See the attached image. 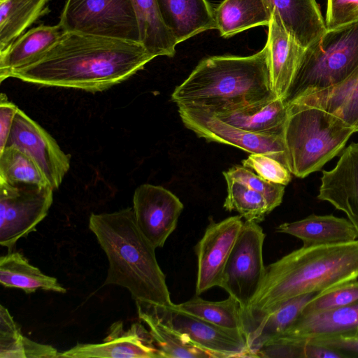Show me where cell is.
Instances as JSON below:
<instances>
[{
	"label": "cell",
	"mask_w": 358,
	"mask_h": 358,
	"mask_svg": "<svg viewBox=\"0 0 358 358\" xmlns=\"http://www.w3.org/2000/svg\"><path fill=\"white\" fill-rule=\"evenodd\" d=\"M57 350L23 336L4 306H0V358H57Z\"/></svg>",
	"instance_id": "cell-32"
},
{
	"label": "cell",
	"mask_w": 358,
	"mask_h": 358,
	"mask_svg": "<svg viewBox=\"0 0 358 358\" xmlns=\"http://www.w3.org/2000/svg\"><path fill=\"white\" fill-rule=\"evenodd\" d=\"M266 44L273 90L285 99L306 48L287 30L279 15L273 11Z\"/></svg>",
	"instance_id": "cell-18"
},
{
	"label": "cell",
	"mask_w": 358,
	"mask_h": 358,
	"mask_svg": "<svg viewBox=\"0 0 358 358\" xmlns=\"http://www.w3.org/2000/svg\"><path fill=\"white\" fill-rule=\"evenodd\" d=\"M358 301V281L352 280L315 295L301 313L322 311L348 306Z\"/></svg>",
	"instance_id": "cell-36"
},
{
	"label": "cell",
	"mask_w": 358,
	"mask_h": 358,
	"mask_svg": "<svg viewBox=\"0 0 358 358\" xmlns=\"http://www.w3.org/2000/svg\"><path fill=\"white\" fill-rule=\"evenodd\" d=\"M162 358L150 331L136 322L123 331L121 322L110 327L101 343H78L68 350L58 352L57 358Z\"/></svg>",
	"instance_id": "cell-15"
},
{
	"label": "cell",
	"mask_w": 358,
	"mask_h": 358,
	"mask_svg": "<svg viewBox=\"0 0 358 358\" xmlns=\"http://www.w3.org/2000/svg\"><path fill=\"white\" fill-rule=\"evenodd\" d=\"M358 278V240L305 247L266 266L260 287L243 311L247 337L286 301Z\"/></svg>",
	"instance_id": "cell-2"
},
{
	"label": "cell",
	"mask_w": 358,
	"mask_h": 358,
	"mask_svg": "<svg viewBox=\"0 0 358 358\" xmlns=\"http://www.w3.org/2000/svg\"><path fill=\"white\" fill-rule=\"evenodd\" d=\"M227 195L223 207L227 211H236L245 220L259 223L270 213L265 198L259 192L235 180L224 177Z\"/></svg>",
	"instance_id": "cell-34"
},
{
	"label": "cell",
	"mask_w": 358,
	"mask_h": 358,
	"mask_svg": "<svg viewBox=\"0 0 358 358\" xmlns=\"http://www.w3.org/2000/svg\"><path fill=\"white\" fill-rule=\"evenodd\" d=\"M276 231L298 238L303 246L347 243L358 238V234L348 219L333 215L312 214L303 219L284 222Z\"/></svg>",
	"instance_id": "cell-20"
},
{
	"label": "cell",
	"mask_w": 358,
	"mask_h": 358,
	"mask_svg": "<svg viewBox=\"0 0 358 358\" xmlns=\"http://www.w3.org/2000/svg\"><path fill=\"white\" fill-rule=\"evenodd\" d=\"M183 208L180 200L162 186L143 184L134 194L136 224L155 249L162 248L176 229Z\"/></svg>",
	"instance_id": "cell-12"
},
{
	"label": "cell",
	"mask_w": 358,
	"mask_h": 358,
	"mask_svg": "<svg viewBox=\"0 0 358 358\" xmlns=\"http://www.w3.org/2000/svg\"><path fill=\"white\" fill-rule=\"evenodd\" d=\"M18 107L8 100L4 93L0 94V152L6 145Z\"/></svg>",
	"instance_id": "cell-39"
},
{
	"label": "cell",
	"mask_w": 358,
	"mask_h": 358,
	"mask_svg": "<svg viewBox=\"0 0 358 358\" xmlns=\"http://www.w3.org/2000/svg\"><path fill=\"white\" fill-rule=\"evenodd\" d=\"M138 316L149 331L162 358H212V355L194 344L184 334L175 329L157 313L155 305L135 302Z\"/></svg>",
	"instance_id": "cell-24"
},
{
	"label": "cell",
	"mask_w": 358,
	"mask_h": 358,
	"mask_svg": "<svg viewBox=\"0 0 358 358\" xmlns=\"http://www.w3.org/2000/svg\"><path fill=\"white\" fill-rule=\"evenodd\" d=\"M89 228L108 260L103 285L126 288L135 302L166 308L173 305L155 248L138 227L132 208L92 213Z\"/></svg>",
	"instance_id": "cell-4"
},
{
	"label": "cell",
	"mask_w": 358,
	"mask_h": 358,
	"mask_svg": "<svg viewBox=\"0 0 358 358\" xmlns=\"http://www.w3.org/2000/svg\"><path fill=\"white\" fill-rule=\"evenodd\" d=\"M59 24L64 31L140 43L130 0H66Z\"/></svg>",
	"instance_id": "cell-7"
},
{
	"label": "cell",
	"mask_w": 358,
	"mask_h": 358,
	"mask_svg": "<svg viewBox=\"0 0 358 358\" xmlns=\"http://www.w3.org/2000/svg\"><path fill=\"white\" fill-rule=\"evenodd\" d=\"M307 341L339 351L346 357H358V337L327 338Z\"/></svg>",
	"instance_id": "cell-40"
},
{
	"label": "cell",
	"mask_w": 358,
	"mask_h": 358,
	"mask_svg": "<svg viewBox=\"0 0 358 358\" xmlns=\"http://www.w3.org/2000/svg\"><path fill=\"white\" fill-rule=\"evenodd\" d=\"M354 337H358V301L336 308L301 313L278 338L313 340Z\"/></svg>",
	"instance_id": "cell-17"
},
{
	"label": "cell",
	"mask_w": 358,
	"mask_h": 358,
	"mask_svg": "<svg viewBox=\"0 0 358 358\" xmlns=\"http://www.w3.org/2000/svg\"><path fill=\"white\" fill-rule=\"evenodd\" d=\"M154 58L139 42L64 31L37 60L13 71L8 78L102 92L127 80Z\"/></svg>",
	"instance_id": "cell-1"
},
{
	"label": "cell",
	"mask_w": 358,
	"mask_h": 358,
	"mask_svg": "<svg viewBox=\"0 0 358 358\" xmlns=\"http://www.w3.org/2000/svg\"><path fill=\"white\" fill-rule=\"evenodd\" d=\"M318 293L293 298L268 315L248 338V357L279 338L299 317L306 305Z\"/></svg>",
	"instance_id": "cell-29"
},
{
	"label": "cell",
	"mask_w": 358,
	"mask_h": 358,
	"mask_svg": "<svg viewBox=\"0 0 358 358\" xmlns=\"http://www.w3.org/2000/svg\"><path fill=\"white\" fill-rule=\"evenodd\" d=\"M178 108L183 124L199 138L233 145L250 154L268 155L286 166L282 135L254 134L229 124L203 109L185 106Z\"/></svg>",
	"instance_id": "cell-10"
},
{
	"label": "cell",
	"mask_w": 358,
	"mask_h": 358,
	"mask_svg": "<svg viewBox=\"0 0 358 358\" xmlns=\"http://www.w3.org/2000/svg\"><path fill=\"white\" fill-rule=\"evenodd\" d=\"M162 20L177 43L216 29L215 10L207 0H157Z\"/></svg>",
	"instance_id": "cell-19"
},
{
	"label": "cell",
	"mask_w": 358,
	"mask_h": 358,
	"mask_svg": "<svg viewBox=\"0 0 358 358\" xmlns=\"http://www.w3.org/2000/svg\"><path fill=\"white\" fill-rule=\"evenodd\" d=\"M265 237L258 223L244 221L219 285L240 303L243 311L257 294L264 275L262 250Z\"/></svg>",
	"instance_id": "cell-8"
},
{
	"label": "cell",
	"mask_w": 358,
	"mask_h": 358,
	"mask_svg": "<svg viewBox=\"0 0 358 358\" xmlns=\"http://www.w3.org/2000/svg\"><path fill=\"white\" fill-rule=\"evenodd\" d=\"M0 181L12 185L51 187L32 157L15 145L6 146L0 152Z\"/></svg>",
	"instance_id": "cell-33"
},
{
	"label": "cell",
	"mask_w": 358,
	"mask_h": 358,
	"mask_svg": "<svg viewBox=\"0 0 358 358\" xmlns=\"http://www.w3.org/2000/svg\"><path fill=\"white\" fill-rule=\"evenodd\" d=\"M358 67V18L327 29L306 48L284 101L336 85Z\"/></svg>",
	"instance_id": "cell-6"
},
{
	"label": "cell",
	"mask_w": 358,
	"mask_h": 358,
	"mask_svg": "<svg viewBox=\"0 0 358 358\" xmlns=\"http://www.w3.org/2000/svg\"><path fill=\"white\" fill-rule=\"evenodd\" d=\"M243 217L231 216L211 221L195 248L197 257L196 294L220 285L222 273L243 225Z\"/></svg>",
	"instance_id": "cell-13"
},
{
	"label": "cell",
	"mask_w": 358,
	"mask_h": 358,
	"mask_svg": "<svg viewBox=\"0 0 358 358\" xmlns=\"http://www.w3.org/2000/svg\"><path fill=\"white\" fill-rule=\"evenodd\" d=\"M354 133L341 119L324 110L289 104L282 131L287 169L299 178L320 170L343 151Z\"/></svg>",
	"instance_id": "cell-5"
},
{
	"label": "cell",
	"mask_w": 358,
	"mask_h": 358,
	"mask_svg": "<svg viewBox=\"0 0 358 358\" xmlns=\"http://www.w3.org/2000/svg\"><path fill=\"white\" fill-rule=\"evenodd\" d=\"M243 166L254 170L264 179L286 186L292 179L287 167L273 157L262 154H250L242 161Z\"/></svg>",
	"instance_id": "cell-37"
},
{
	"label": "cell",
	"mask_w": 358,
	"mask_h": 358,
	"mask_svg": "<svg viewBox=\"0 0 358 358\" xmlns=\"http://www.w3.org/2000/svg\"><path fill=\"white\" fill-rule=\"evenodd\" d=\"M216 29L230 37L257 26H268L272 13L264 0H224L215 10Z\"/></svg>",
	"instance_id": "cell-26"
},
{
	"label": "cell",
	"mask_w": 358,
	"mask_h": 358,
	"mask_svg": "<svg viewBox=\"0 0 358 358\" xmlns=\"http://www.w3.org/2000/svg\"><path fill=\"white\" fill-rule=\"evenodd\" d=\"M48 0H0V52L45 11Z\"/></svg>",
	"instance_id": "cell-31"
},
{
	"label": "cell",
	"mask_w": 358,
	"mask_h": 358,
	"mask_svg": "<svg viewBox=\"0 0 358 358\" xmlns=\"http://www.w3.org/2000/svg\"><path fill=\"white\" fill-rule=\"evenodd\" d=\"M288 105L282 98L214 115L243 130L265 135H282Z\"/></svg>",
	"instance_id": "cell-25"
},
{
	"label": "cell",
	"mask_w": 358,
	"mask_h": 358,
	"mask_svg": "<svg viewBox=\"0 0 358 358\" xmlns=\"http://www.w3.org/2000/svg\"><path fill=\"white\" fill-rule=\"evenodd\" d=\"M294 103L330 113L358 132V67L342 82L305 94L289 104Z\"/></svg>",
	"instance_id": "cell-23"
},
{
	"label": "cell",
	"mask_w": 358,
	"mask_h": 358,
	"mask_svg": "<svg viewBox=\"0 0 358 358\" xmlns=\"http://www.w3.org/2000/svg\"><path fill=\"white\" fill-rule=\"evenodd\" d=\"M64 32L59 24H41L18 37L0 52V82L8 78L13 71L37 60L54 45Z\"/></svg>",
	"instance_id": "cell-22"
},
{
	"label": "cell",
	"mask_w": 358,
	"mask_h": 358,
	"mask_svg": "<svg viewBox=\"0 0 358 358\" xmlns=\"http://www.w3.org/2000/svg\"><path fill=\"white\" fill-rule=\"evenodd\" d=\"M271 12L275 11L287 30L306 48L327 30L316 0H264Z\"/></svg>",
	"instance_id": "cell-21"
},
{
	"label": "cell",
	"mask_w": 358,
	"mask_h": 358,
	"mask_svg": "<svg viewBox=\"0 0 358 358\" xmlns=\"http://www.w3.org/2000/svg\"><path fill=\"white\" fill-rule=\"evenodd\" d=\"M0 282L29 294L38 289L65 293L66 289L57 278L42 273L18 252H8L0 257Z\"/></svg>",
	"instance_id": "cell-28"
},
{
	"label": "cell",
	"mask_w": 358,
	"mask_h": 358,
	"mask_svg": "<svg viewBox=\"0 0 358 358\" xmlns=\"http://www.w3.org/2000/svg\"><path fill=\"white\" fill-rule=\"evenodd\" d=\"M358 18V0H327L325 24L335 28Z\"/></svg>",
	"instance_id": "cell-38"
},
{
	"label": "cell",
	"mask_w": 358,
	"mask_h": 358,
	"mask_svg": "<svg viewBox=\"0 0 358 358\" xmlns=\"http://www.w3.org/2000/svg\"><path fill=\"white\" fill-rule=\"evenodd\" d=\"M51 187L12 185L0 181V245L9 251L48 215L53 201Z\"/></svg>",
	"instance_id": "cell-9"
},
{
	"label": "cell",
	"mask_w": 358,
	"mask_h": 358,
	"mask_svg": "<svg viewBox=\"0 0 358 358\" xmlns=\"http://www.w3.org/2000/svg\"><path fill=\"white\" fill-rule=\"evenodd\" d=\"M228 177L261 194L266 199L270 212L280 205L285 194V186L269 182L251 169L243 166H234L223 172Z\"/></svg>",
	"instance_id": "cell-35"
},
{
	"label": "cell",
	"mask_w": 358,
	"mask_h": 358,
	"mask_svg": "<svg viewBox=\"0 0 358 358\" xmlns=\"http://www.w3.org/2000/svg\"><path fill=\"white\" fill-rule=\"evenodd\" d=\"M159 315L213 358L248 357L246 335L225 329L171 307L155 305Z\"/></svg>",
	"instance_id": "cell-14"
},
{
	"label": "cell",
	"mask_w": 358,
	"mask_h": 358,
	"mask_svg": "<svg viewBox=\"0 0 358 358\" xmlns=\"http://www.w3.org/2000/svg\"><path fill=\"white\" fill-rule=\"evenodd\" d=\"M138 26L140 43L154 57H173L176 40L164 24L157 0H130Z\"/></svg>",
	"instance_id": "cell-27"
},
{
	"label": "cell",
	"mask_w": 358,
	"mask_h": 358,
	"mask_svg": "<svg viewBox=\"0 0 358 358\" xmlns=\"http://www.w3.org/2000/svg\"><path fill=\"white\" fill-rule=\"evenodd\" d=\"M317 199L343 211L358 234V143L342 152L336 166L323 171Z\"/></svg>",
	"instance_id": "cell-16"
},
{
	"label": "cell",
	"mask_w": 358,
	"mask_h": 358,
	"mask_svg": "<svg viewBox=\"0 0 358 358\" xmlns=\"http://www.w3.org/2000/svg\"><path fill=\"white\" fill-rule=\"evenodd\" d=\"M276 97L266 43L250 56L222 55L202 59L171 94L177 106L200 108L213 115Z\"/></svg>",
	"instance_id": "cell-3"
},
{
	"label": "cell",
	"mask_w": 358,
	"mask_h": 358,
	"mask_svg": "<svg viewBox=\"0 0 358 358\" xmlns=\"http://www.w3.org/2000/svg\"><path fill=\"white\" fill-rule=\"evenodd\" d=\"M8 145H15L31 156L52 188H59L70 169V157L46 130L20 108L6 146Z\"/></svg>",
	"instance_id": "cell-11"
},
{
	"label": "cell",
	"mask_w": 358,
	"mask_h": 358,
	"mask_svg": "<svg viewBox=\"0 0 358 358\" xmlns=\"http://www.w3.org/2000/svg\"><path fill=\"white\" fill-rule=\"evenodd\" d=\"M173 307L219 327L245 334L243 309L240 303L231 296L223 301H211L196 294L184 303H173Z\"/></svg>",
	"instance_id": "cell-30"
}]
</instances>
